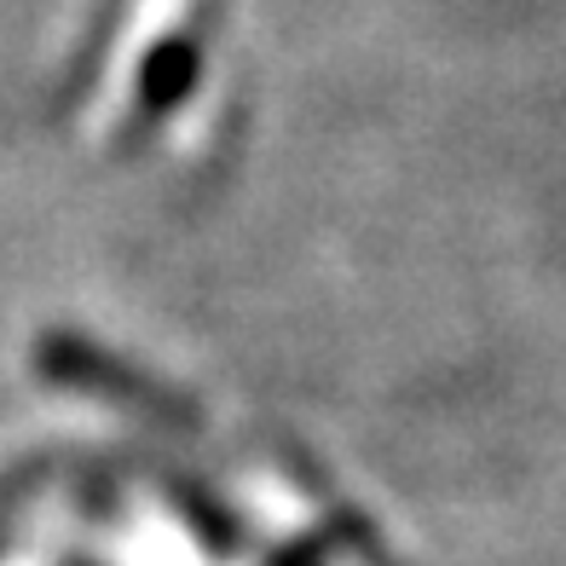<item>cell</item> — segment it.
<instances>
[{
	"label": "cell",
	"instance_id": "obj_2",
	"mask_svg": "<svg viewBox=\"0 0 566 566\" xmlns=\"http://www.w3.org/2000/svg\"><path fill=\"white\" fill-rule=\"evenodd\" d=\"M191 82H197V46H191L186 35L163 41L157 53L145 59V70H139V93H145V111H150V116L174 111L179 98L191 93Z\"/></svg>",
	"mask_w": 566,
	"mask_h": 566
},
{
	"label": "cell",
	"instance_id": "obj_1",
	"mask_svg": "<svg viewBox=\"0 0 566 566\" xmlns=\"http://www.w3.org/2000/svg\"><path fill=\"white\" fill-rule=\"evenodd\" d=\"M35 365L46 381L59 388H75V394H98V399H122L134 410H150V417H168V422H197V410L179 399L174 388L150 381L145 370L122 365L116 353L93 347L87 336H70V329H53V336L35 342Z\"/></svg>",
	"mask_w": 566,
	"mask_h": 566
}]
</instances>
